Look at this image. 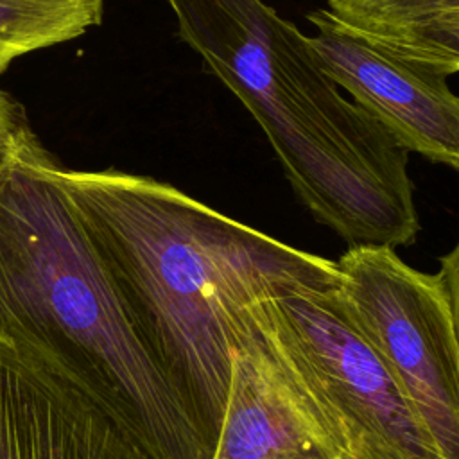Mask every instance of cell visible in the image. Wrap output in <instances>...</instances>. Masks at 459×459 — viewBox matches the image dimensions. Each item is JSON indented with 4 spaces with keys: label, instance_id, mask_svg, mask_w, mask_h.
I'll use <instances>...</instances> for the list:
<instances>
[{
    "label": "cell",
    "instance_id": "1",
    "mask_svg": "<svg viewBox=\"0 0 459 459\" xmlns=\"http://www.w3.org/2000/svg\"><path fill=\"white\" fill-rule=\"evenodd\" d=\"M126 316L213 454L233 353L255 305L335 285L337 264L296 249L186 195L118 170L56 165Z\"/></svg>",
    "mask_w": 459,
    "mask_h": 459
},
{
    "label": "cell",
    "instance_id": "2",
    "mask_svg": "<svg viewBox=\"0 0 459 459\" xmlns=\"http://www.w3.org/2000/svg\"><path fill=\"white\" fill-rule=\"evenodd\" d=\"M56 165L30 133L0 174V339L152 459H210L133 330Z\"/></svg>",
    "mask_w": 459,
    "mask_h": 459
},
{
    "label": "cell",
    "instance_id": "3",
    "mask_svg": "<svg viewBox=\"0 0 459 459\" xmlns=\"http://www.w3.org/2000/svg\"><path fill=\"white\" fill-rule=\"evenodd\" d=\"M181 39L260 124L289 183L350 247L420 231L409 151L328 75L310 38L262 0H167Z\"/></svg>",
    "mask_w": 459,
    "mask_h": 459
},
{
    "label": "cell",
    "instance_id": "4",
    "mask_svg": "<svg viewBox=\"0 0 459 459\" xmlns=\"http://www.w3.org/2000/svg\"><path fill=\"white\" fill-rule=\"evenodd\" d=\"M337 285L255 305L276 360L348 459H439Z\"/></svg>",
    "mask_w": 459,
    "mask_h": 459
},
{
    "label": "cell",
    "instance_id": "5",
    "mask_svg": "<svg viewBox=\"0 0 459 459\" xmlns=\"http://www.w3.org/2000/svg\"><path fill=\"white\" fill-rule=\"evenodd\" d=\"M339 294L400 387L439 459H459V342L437 274L389 247H350Z\"/></svg>",
    "mask_w": 459,
    "mask_h": 459
},
{
    "label": "cell",
    "instance_id": "6",
    "mask_svg": "<svg viewBox=\"0 0 459 459\" xmlns=\"http://www.w3.org/2000/svg\"><path fill=\"white\" fill-rule=\"evenodd\" d=\"M308 36L328 75L407 151L459 170V95L437 65L403 56L317 9Z\"/></svg>",
    "mask_w": 459,
    "mask_h": 459
},
{
    "label": "cell",
    "instance_id": "7",
    "mask_svg": "<svg viewBox=\"0 0 459 459\" xmlns=\"http://www.w3.org/2000/svg\"><path fill=\"white\" fill-rule=\"evenodd\" d=\"M212 459H348L276 360L256 314L233 353Z\"/></svg>",
    "mask_w": 459,
    "mask_h": 459
},
{
    "label": "cell",
    "instance_id": "8",
    "mask_svg": "<svg viewBox=\"0 0 459 459\" xmlns=\"http://www.w3.org/2000/svg\"><path fill=\"white\" fill-rule=\"evenodd\" d=\"M0 459H152L91 402L0 339Z\"/></svg>",
    "mask_w": 459,
    "mask_h": 459
},
{
    "label": "cell",
    "instance_id": "9",
    "mask_svg": "<svg viewBox=\"0 0 459 459\" xmlns=\"http://www.w3.org/2000/svg\"><path fill=\"white\" fill-rule=\"evenodd\" d=\"M102 13L104 0H0V74L29 52L84 34Z\"/></svg>",
    "mask_w": 459,
    "mask_h": 459
},
{
    "label": "cell",
    "instance_id": "10",
    "mask_svg": "<svg viewBox=\"0 0 459 459\" xmlns=\"http://www.w3.org/2000/svg\"><path fill=\"white\" fill-rule=\"evenodd\" d=\"M362 32L403 56L437 65L450 75L459 72V13L366 29Z\"/></svg>",
    "mask_w": 459,
    "mask_h": 459
},
{
    "label": "cell",
    "instance_id": "11",
    "mask_svg": "<svg viewBox=\"0 0 459 459\" xmlns=\"http://www.w3.org/2000/svg\"><path fill=\"white\" fill-rule=\"evenodd\" d=\"M328 11L344 23L366 30L459 13V0H328Z\"/></svg>",
    "mask_w": 459,
    "mask_h": 459
},
{
    "label": "cell",
    "instance_id": "12",
    "mask_svg": "<svg viewBox=\"0 0 459 459\" xmlns=\"http://www.w3.org/2000/svg\"><path fill=\"white\" fill-rule=\"evenodd\" d=\"M30 133L22 106L0 91V174Z\"/></svg>",
    "mask_w": 459,
    "mask_h": 459
},
{
    "label": "cell",
    "instance_id": "13",
    "mask_svg": "<svg viewBox=\"0 0 459 459\" xmlns=\"http://www.w3.org/2000/svg\"><path fill=\"white\" fill-rule=\"evenodd\" d=\"M437 276L443 283V289L454 316V325H455V333L459 342V240L445 256H441V269Z\"/></svg>",
    "mask_w": 459,
    "mask_h": 459
}]
</instances>
